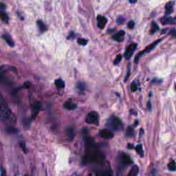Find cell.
I'll return each instance as SVG.
<instances>
[{
	"label": "cell",
	"mask_w": 176,
	"mask_h": 176,
	"mask_svg": "<svg viewBox=\"0 0 176 176\" xmlns=\"http://www.w3.org/2000/svg\"><path fill=\"white\" fill-rule=\"evenodd\" d=\"M1 118L8 120L9 123L12 124H15L17 121V118L15 115L11 112L6 103H2V100L1 103Z\"/></svg>",
	"instance_id": "6da1fadb"
},
{
	"label": "cell",
	"mask_w": 176,
	"mask_h": 176,
	"mask_svg": "<svg viewBox=\"0 0 176 176\" xmlns=\"http://www.w3.org/2000/svg\"><path fill=\"white\" fill-rule=\"evenodd\" d=\"M107 125L114 131H120L123 129V123L119 118L113 116L107 120Z\"/></svg>",
	"instance_id": "7a4b0ae2"
},
{
	"label": "cell",
	"mask_w": 176,
	"mask_h": 176,
	"mask_svg": "<svg viewBox=\"0 0 176 176\" xmlns=\"http://www.w3.org/2000/svg\"><path fill=\"white\" fill-rule=\"evenodd\" d=\"M85 121L87 123L94 124V125H98V114L96 112H91L88 113L85 118Z\"/></svg>",
	"instance_id": "3957f363"
},
{
	"label": "cell",
	"mask_w": 176,
	"mask_h": 176,
	"mask_svg": "<svg viewBox=\"0 0 176 176\" xmlns=\"http://www.w3.org/2000/svg\"><path fill=\"white\" fill-rule=\"evenodd\" d=\"M161 41H162L161 39H158V41H155V42H153V44L149 45V46H147V47L145 48V49L143 50V52H141V53H140L139 54H138V55H137V56H136V57L135 58V63H137L138 62V60H139L140 57H141L142 55H143V54L148 53H149V52L151 51V50L153 49V48H155L156 46H157V45Z\"/></svg>",
	"instance_id": "277c9868"
},
{
	"label": "cell",
	"mask_w": 176,
	"mask_h": 176,
	"mask_svg": "<svg viewBox=\"0 0 176 176\" xmlns=\"http://www.w3.org/2000/svg\"><path fill=\"white\" fill-rule=\"evenodd\" d=\"M137 44H136V43H133V44H131L129 46H128L126 48V50H125V54H124V57H125V58L127 59H129L132 57V56L133 55V54H134V52H135V50L136 49V48H137Z\"/></svg>",
	"instance_id": "5b68a950"
},
{
	"label": "cell",
	"mask_w": 176,
	"mask_h": 176,
	"mask_svg": "<svg viewBox=\"0 0 176 176\" xmlns=\"http://www.w3.org/2000/svg\"><path fill=\"white\" fill-rule=\"evenodd\" d=\"M119 162L121 166H124V167L132 164V160L131 159V158L125 153L120 154L119 157Z\"/></svg>",
	"instance_id": "8992f818"
},
{
	"label": "cell",
	"mask_w": 176,
	"mask_h": 176,
	"mask_svg": "<svg viewBox=\"0 0 176 176\" xmlns=\"http://www.w3.org/2000/svg\"><path fill=\"white\" fill-rule=\"evenodd\" d=\"M99 136L101 138H104V139H112L114 137V134L111 130H109L108 129H102L99 132Z\"/></svg>",
	"instance_id": "52a82bcc"
},
{
	"label": "cell",
	"mask_w": 176,
	"mask_h": 176,
	"mask_svg": "<svg viewBox=\"0 0 176 176\" xmlns=\"http://www.w3.org/2000/svg\"><path fill=\"white\" fill-rule=\"evenodd\" d=\"M41 108V104L40 102H35L32 106V118H35L40 112Z\"/></svg>",
	"instance_id": "ba28073f"
},
{
	"label": "cell",
	"mask_w": 176,
	"mask_h": 176,
	"mask_svg": "<svg viewBox=\"0 0 176 176\" xmlns=\"http://www.w3.org/2000/svg\"><path fill=\"white\" fill-rule=\"evenodd\" d=\"M161 23L163 25L166 24H176V16L175 17H164L160 19Z\"/></svg>",
	"instance_id": "9c48e42d"
},
{
	"label": "cell",
	"mask_w": 176,
	"mask_h": 176,
	"mask_svg": "<svg viewBox=\"0 0 176 176\" xmlns=\"http://www.w3.org/2000/svg\"><path fill=\"white\" fill-rule=\"evenodd\" d=\"M107 24V19L102 15H98L97 17V25L100 29H103Z\"/></svg>",
	"instance_id": "30bf717a"
},
{
	"label": "cell",
	"mask_w": 176,
	"mask_h": 176,
	"mask_svg": "<svg viewBox=\"0 0 176 176\" xmlns=\"http://www.w3.org/2000/svg\"><path fill=\"white\" fill-rule=\"evenodd\" d=\"M125 35V32L124 31V30H120V31L116 32L115 35H113L112 39H114V41H118V42H121V41H123Z\"/></svg>",
	"instance_id": "8fae6325"
},
{
	"label": "cell",
	"mask_w": 176,
	"mask_h": 176,
	"mask_svg": "<svg viewBox=\"0 0 176 176\" xmlns=\"http://www.w3.org/2000/svg\"><path fill=\"white\" fill-rule=\"evenodd\" d=\"M64 108L68 109V110H73L77 107V105L75 103H74L72 100H68L66 101L63 105Z\"/></svg>",
	"instance_id": "7c38bea8"
},
{
	"label": "cell",
	"mask_w": 176,
	"mask_h": 176,
	"mask_svg": "<svg viewBox=\"0 0 176 176\" xmlns=\"http://www.w3.org/2000/svg\"><path fill=\"white\" fill-rule=\"evenodd\" d=\"M173 1H169V2L166 3V4L165 5V14L166 15H170V14H171L173 12Z\"/></svg>",
	"instance_id": "4fadbf2b"
},
{
	"label": "cell",
	"mask_w": 176,
	"mask_h": 176,
	"mask_svg": "<svg viewBox=\"0 0 176 176\" xmlns=\"http://www.w3.org/2000/svg\"><path fill=\"white\" fill-rule=\"evenodd\" d=\"M66 135L70 141H73L74 136V129L73 127H69L66 129Z\"/></svg>",
	"instance_id": "5bb4252c"
},
{
	"label": "cell",
	"mask_w": 176,
	"mask_h": 176,
	"mask_svg": "<svg viewBox=\"0 0 176 176\" xmlns=\"http://www.w3.org/2000/svg\"><path fill=\"white\" fill-rule=\"evenodd\" d=\"M2 38L4 39L5 41H6V42L9 45V46H11V47L14 46V41L12 39L11 37H10V36L8 34H7V33L3 34V35H2Z\"/></svg>",
	"instance_id": "9a60e30c"
},
{
	"label": "cell",
	"mask_w": 176,
	"mask_h": 176,
	"mask_svg": "<svg viewBox=\"0 0 176 176\" xmlns=\"http://www.w3.org/2000/svg\"><path fill=\"white\" fill-rule=\"evenodd\" d=\"M37 26L39 27V29L40 30L41 32H44L47 30V27H46V25L44 24V23L42 21L38 20L37 21Z\"/></svg>",
	"instance_id": "2e32d148"
},
{
	"label": "cell",
	"mask_w": 176,
	"mask_h": 176,
	"mask_svg": "<svg viewBox=\"0 0 176 176\" xmlns=\"http://www.w3.org/2000/svg\"><path fill=\"white\" fill-rule=\"evenodd\" d=\"M138 172H139V168L138 167V166L136 165H134L132 166V169H131L130 171L128 174L129 176H136L138 174Z\"/></svg>",
	"instance_id": "e0dca14e"
},
{
	"label": "cell",
	"mask_w": 176,
	"mask_h": 176,
	"mask_svg": "<svg viewBox=\"0 0 176 176\" xmlns=\"http://www.w3.org/2000/svg\"><path fill=\"white\" fill-rule=\"evenodd\" d=\"M55 85L57 86V87H58L60 89V88H63L65 87V82L61 78H58V79L55 80Z\"/></svg>",
	"instance_id": "ac0fdd59"
},
{
	"label": "cell",
	"mask_w": 176,
	"mask_h": 176,
	"mask_svg": "<svg viewBox=\"0 0 176 176\" xmlns=\"http://www.w3.org/2000/svg\"><path fill=\"white\" fill-rule=\"evenodd\" d=\"M159 30V27L158 26V24L156 22L153 21L151 24V28L150 32L151 34H154L156 31Z\"/></svg>",
	"instance_id": "d6986e66"
},
{
	"label": "cell",
	"mask_w": 176,
	"mask_h": 176,
	"mask_svg": "<svg viewBox=\"0 0 176 176\" xmlns=\"http://www.w3.org/2000/svg\"><path fill=\"white\" fill-rule=\"evenodd\" d=\"M134 135V129L132 127L129 126L127 129L126 136L127 137H132Z\"/></svg>",
	"instance_id": "ffe728a7"
},
{
	"label": "cell",
	"mask_w": 176,
	"mask_h": 176,
	"mask_svg": "<svg viewBox=\"0 0 176 176\" xmlns=\"http://www.w3.org/2000/svg\"><path fill=\"white\" fill-rule=\"evenodd\" d=\"M168 168L169 171H173L176 170V163L175 161L172 160L168 164Z\"/></svg>",
	"instance_id": "44dd1931"
},
{
	"label": "cell",
	"mask_w": 176,
	"mask_h": 176,
	"mask_svg": "<svg viewBox=\"0 0 176 176\" xmlns=\"http://www.w3.org/2000/svg\"><path fill=\"white\" fill-rule=\"evenodd\" d=\"M136 151L141 157H143V156H144V151H143V147H142L141 145H138L136 147Z\"/></svg>",
	"instance_id": "7402d4cb"
},
{
	"label": "cell",
	"mask_w": 176,
	"mask_h": 176,
	"mask_svg": "<svg viewBox=\"0 0 176 176\" xmlns=\"http://www.w3.org/2000/svg\"><path fill=\"white\" fill-rule=\"evenodd\" d=\"M77 88H78V89H79L80 91H83L84 90H85L86 89L85 83L83 82H78V83H77Z\"/></svg>",
	"instance_id": "603a6c76"
},
{
	"label": "cell",
	"mask_w": 176,
	"mask_h": 176,
	"mask_svg": "<svg viewBox=\"0 0 176 176\" xmlns=\"http://www.w3.org/2000/svg\"><path fill=\"white\" fill-rule=\"evenodd\" d=\"M1 20H2L3 22L5 23H7L8 21V15H7V14L6 13V12H4L3 11H1Z\"/></svg>",
	"instance_id": "cb8c5ba5"
},
{
	"label": "cell",
	"mask_w": 176,
	"mask_h": 176,
	"mask_svg": "<svg viewBox=\"0 0 176 176\" xmlns=\"http://www.w3.org/2000/svg\"><path fill=\"white\" fill-rule=\"evenodd\" d=\"M19 145H20L21 148L22 149L23 151H24L25 153H27L26 146V143H25V142L24 141H20V142H19Z\"/></svg>",
	"instance_id": "d4e9b609"
},
{
	"label": "cell",
	"mask_w": 176,
	"mask_h": 176,
	"mask_svg": "<svg viewBox=\"0 0 176 176\" xmlns=\"http://www.w3.org/2000/svg\"><path fill=\"white\" fill-rule=\"evenodd\" d=\"M77 42L78 43V44L81 45V46H85V45L87 44V40L85 39L80 38V39H78Z\"/></svg>",
	"instance_id": "484cf974"
},
{
	"label": "cell",
	"mask_w": 176,
	"mask_h": 176,
	"mask_svg": "<svg viewBox=\"0 0 176 176\" xmlns=\"http://www.w3.org/2000/svg\"><path fill=\"white\" fill-rule=\"evenodd\" d=\"M6 131L7 132L11 133V134H16V133H17V129H16L12 127H8V128L6 129Z\"/></svg>",
	"instance_id": "4316f807"
},
{
	"label": "cell",
	"mask_w": 176,
	"mask_h": 176,
	"mask_svg": "<svg viewBox=\"0 0 176 176\" xmlns=\"http://www.w3.org/2000/svg\"><path fill=\"white\" fill-rule=\"evenodd\" d=\"M138 89V85L135 82H133L132 84H131V90H132V91H137Z\"/></svg>",
	"instance_id": "83f0119b"
},
{
	"label": "cell",
	"mask_w": 176,
	"mask_h": 176,
	"mask_svg": "<svg viewBox=\"0 0 176 176\" xmlns=\"http://www.w3.org/2000/svg\"><path fill=\"white\" fill-rule=\"evenodd\" d=\"M122 57H122L121 55H118L117 57H116V59H115L114 63L115 65H118L120 62V61H121Z\"/></svg>",
	"instance_id": "f1b7e54d"
},
{
	"label": "cell",
	"mask_w": 176,
	"mask_h": 176,
	"mask_svg": "<svg viewBox=\"0 0 176 176\" xmlns=\"http://www.w3.org/2000/svg\"><path fill=\"white\" fill-rule=\"evenodd\" d=\"M124 21H125V18L123 17H119L117 19V23L118 24H123Z\"/></svg>",
	"instance_id": "f546056e"
},
{
	"label": "cell",
	"mask_w": 176,
	"mask_h": 176,
	"mask_svg": "<svg viewBox=\"0 0 176 176\" xmlns=\"http://www.w3.org/2000/svg\"><path fill=\"white\" fill-rule=\"evenodd\" d=\"M127 26H128V28H129V29H132V28H134V21H129L128 24H127Z\"/></svg>",
	"instance_id": "4dcf8cb0"
},
{
	"label": "cell",
	"mask_w": 176,
	"mask_h": 176,
	"mask_svg": "<svg viewBox=\"0 0 176 176\" xmlns=\"http://www.w3.org/2000/svg\"><path fill=\"white\" fill-rule=\"evenodd\" d=\"M170 35H171L173 37H176V30L173 29L170 32Z\"/></svg>",
	"instance_id": "1f68e13d"
},
{
	"label": "cell",
	"mask_w": 176,
	"mask_h": 176,
	"mask_svg": "<svg viewBox=\"0 0 176 176\" xmlns=\"http://www.w3.org/2000/svg\"><path fill=\"white\" fill-rule=\"evenodd\" d=\"M129 74H130V68H129V67L128 68V70H127V74L126 75V76H125V81H126V80L128 79L129 76Z\"/></svg>",
	"instance_id": "d6a6232c"
},
{
	"label": "cell",
	"mask_w": 176,
	"mask_h": 176,
	"mask_svg": "<svg viewBox=\"0 0 176 176\" xmlns=\"http://www.w3.org/2000/svg\"><path fill=\"white\" fill-rule=\"evenodd\" d=\"M24 86L26 88H29L30 87V82H26L24 83Z\"/></svg>",
	"instance_id": "836d02e7"
},
{
	"label": "cell",
	"mask_w": 176,
	"mask_h": 176,
	"mask_svg": "<svg viewBox=\"0 0 176 176\" xmlns=\"http://www.w3.org/2000/svg\"><path fill=\"white\" fill-rule=\"evenodd\" d=\"M127 147H128L129 149H132L134 148V145L132 144H129L128 145H127Z\"/></svg>",
	"instance_id": "e575fe53"
},
{
	"label": "cell",
	"mask_w": 176,
	"mask_h": 176,
	"mask_svg": "<svg viewBox=\"0 0 176 176\" xmlns=\"http://www.w3.org/2000/svg\"><path fill=\"white\" fill-rule=\"evenodd\" d=\"M148 109H149V111H151V103L150 102H149L148 103Z\"/></svg>",
	"instance_id": "d590c367"
},
{
	"label": "cell",
	"mask_w": 176,
	"mask_h": 176,
	"mask_svg": "<svg viewBox=\"0 0 176 176\" xmlns=\"http://www.w3.org/2000/svg\"><path fill=\"white\" fill-rule=\"evenodd\" d=\"M137 1H138V0H129V2L132 3H135Z\"/></svg>",
	"instance_id": "8d00e7d4"
},
{
	"label": "cell",
	"mask_w": 176,
	"mask_h": 176,
	"mask_svg": "<svg viewBox=\"0 0 176 176\" xmlns=\"http://www.w3.org/2000/svg\"><path fill=\"white\" fill-rule=\"evenodd\" d=\"M4 8H5V5L3 4V3H1V9L3 10Z\"/></svg>",
	"instance_id": "74e56055"
}]
</instances>
